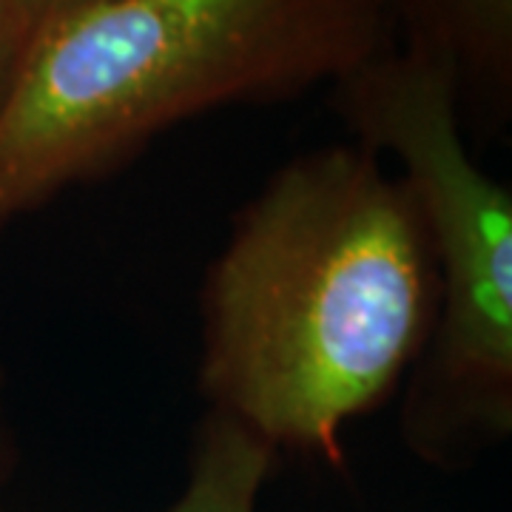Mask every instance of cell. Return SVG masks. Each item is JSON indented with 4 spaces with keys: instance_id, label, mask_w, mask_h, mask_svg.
<instances>
[{
    "instance_id": "6",
    "label": "cell",
    "mask_w": 512,
    "mask_h": 512,
    "mask_svg": "<svg viewBox=\"0 0 512 512\" xmlns=\"http://www.w3.org/2000/svg\"><path fill=\"white\" fill-rule=\"evenodd\" d=\"M35 32L37 23L23 12L18 0H0V106L18 80Z\"/></svg>"
},
{
    "instance_id": "7",
    "label": "cell",
    "mask_w": 512,
    "mask_h": 512,
    "mask_svg": "<svg viewBox=\"0 0 512 512\" xmlns=\"http://www.w3.org/2000/svg\"><path fill=\"white\" fill-rule=\"evenodd\" d=\"M18 3L23 6V12L40 26L46 20L69 15V12H77V9H86V6H94V3H106V0H18Z\"/></svg>"
},
{
    "instance_id": "1",
    "label": "cell",
    "mask_w": 512,
    "mask_h": 512,
    "mask_svg": "<svg viewBox=\"0 0 512 512\" xmlns=\"http://www.w3.org/2000/svg\"><path fill=\"white\" fill-rule=\"evenodd\" d=\"M202 316V393L274 450L342 433L419 362L436 271L416 202L359 143L282 165L239 214Z\"/></svg>"
},
{
    "instance_id": "2",
    "label": "cell",
    "mask_w": 512,
    "mask_h": 512,
    "mask_svg": "<svg viewBox=\"0 0 512 512\" xmlns=\"http://www.w3.org/2000/svg\"><path fill=\"white\" fill-rule=\"evenodd\" d=\"M393 43L387 0H106L46 20L0 106V231L194 114L330 89Z\"/></svg>"
},
{
    "instance_id": "4",
    "label": "cell",
    "mask_w": 512,
    "mask_h": 512,
    "mask_svg": "<svg viewBox=\"0 0 512 512\" xmlns=\"http://www.w3.org/2000/svg\"><path fill=\"white\" fill-rule=\"evenodd\" d=\"M396 35L453 72L461 117L498 128L512 103V0H387Z\"/></svg>"
},
{
    "instance_id": "5",
    "label": "cell",
    "mask_w": 512,
    "mask_h": 512,
    "mask_svg": "<svg viewBox=\"0 0 512 512\" xmlns=\"http://www.w3.org/2000/svg\"><path fill=\"white\" fill-rule=\"evenodd\" d=\"M276 450L237 419L211 410L200 427L183 495L168 512H256Z\"/></svg>"
},
{
    "instance_id": "3",
    "label": "cell",
    "mask_w": 512,
    "mask_h": 512,
    "mask_svg": "<svg viewBox=\"0 0 512 512\" xmlns=\"http://www.w3.org/2000/svg\"><path fill=\"white\" fill-rule=\"evenodd\" d=\"M353 143L390 154L436 271V316L402 424L407 444L458 464L512 433V194L476 163L453 72L393 43L330 86Z\"/></svg>"
}]
</instances>
